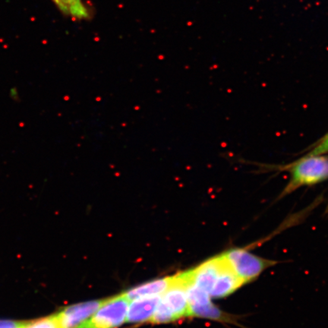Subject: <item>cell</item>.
I'll use <instances>...</instances> for the list:
<instances>
[{"label":"cell","mask_w":328,"mask_h":328,"mask_svg":"<svg viewBox=\"0 0 328 328\" xmlns=\"http://www.w3.org/2000/svg\"><path fill=\"white\" fill-rule=\"evenodd\" d=\"M191 283V270L173 276L171 285L160 295L150 321L154 324H163L182 317H191L187 288Z\"/></svg>","instance_id":"6da1fadb"},{"label":"cell","mask_w":328,"mask_h":328,"mask_svg":"<svg viewBox=\"0 0 328 328\" xmlns=\"http://www.w3.org/2000/svg\"><path fill=\"white\" fill-rule=\"evenodd\" d=\"M291 178L281 197L302 187L309 186L328 179V157L324 155H307L290 166Z\"/></svg>","instance_id":"7a4b0ae2"},{"label":"cell","mask_w":328,"mask_h":328,"mask_svg":"<svg viewBox=\"0 0 328 328\" xmlns=\"http://www.w3.org/2000/svg\"><path fill=\"white\" fill-rule=\"evenodd\" d=\"M229 267L245 284L256 279L266 269L275 264L243 248H231L223 252Z\"/></svg>","instance_id":"3957f363"},{"label":"cell","mask_w":328,"mask_h":328,"mask_svg":"<svg viewBox=\"0 0 328 328\" xmlns=\"http://www.w3.org/2000/svg\"><path fill=\"white\" fill-rule=\"evenodd\" d=\"M130 301L125 294L107 298L91 317L77 328H115L126 321Z\"/></svg>","instance_id":"277c9868"},{"label":"cell","mask_w":328,"mask_h":328,"mask_svg":"<svg viewBox=\"0 0 328 328\" xmlns=\"http://www.w3.org/2000/svg\"><path fill=\"white\" fill-rule=\"evenodd\" d=\"M104 300L86 302L62 310L57 314L62 328H77L101 306Z\"/></svg>","instance_id":"5b68a950"},{"label":"cell","mask_w":328,"mask_h":328,"mask_svg":"<svg viewBox=\"0 0 328 328\" xmlns=\"http://www.w3.org/2000/svg\"><path fill=\"white\" fill-rule=\"evenodd\" d=\"M160 295L139 298L130 301L128 308L126 321L129 323H141L150 321Z\"/></svg>","instance_id":"8992f818"},{"label":"cell","mask_w":328,"mask_h":328,"mask_svg":"<svg viewBox=\"0 0 328 328\" xmlns=\"http://www.w3.org/2000/svg\"><path fill=\"white\" fill-rule=\"evenodd\" d=\"M172 279L173 276L152 280L132 288L124 294L129 301L139 298L161 295L169 287Z\"/></svg>","instance_id":"52a82bcc"},{"label":"cell","mask_w":328,"mask_h":328,"mask_svg":"<svg viewBox=\"0 0 328 328\" xmlns=\"http://www.w3.org/2000/svg\"><path fill=\"white\" fill-rule=\"evenodd\" d=\"M59 10L66 15L81 20L89 18V12L82 0H53Z\"/></svg>","instance_id":"ba28073f"},{"label":"cell","mask_w":328,"mask_h":328,"mask_svg":"<svg viewBox=\"0 0 328 328\" xmlns=\"http://www.w3.org/2000/svg\"><path fill=\"white\" fill-rule=\"evenodd\" d=\"M19 328H62L57 314L27 323H21Z\"/></svg>","instance_id":"9c48e42d"},{"label":"cell","mask_w":328,"mask_h":328,"mask_svg":"<svg viewBox=\"0 0 328 328\" xmlns=\"http://www.w3.org/2000/svg\"><path fill=\"white\" fill-rule=\"evenodd\" d=\"M328 153V133L318 141L307 155H324Z\"/></svg>","instance_id":"30bf717a"},{"label":"cell","mask_w":328,"mask_h":328,"mask_svg":"<svg viewBox=\"0 0 328 328\" xmlns=\"http://www.w3.org/2000/svg\"><path fill=\"white\" fill-rule=\"evenodd\" d=\"M21 323L10 321H0V328H19Z\"/></svg>","instance_id":"8fae6325"},{"label":"cell","mask_w":328,"mask_h":328,"mask_svg":"<svg viewBox=\"0 0 328 328\" xmlns=\"http://www.w3.org/2000/svg\"><path fill=\"white\" fill-rule=\"evenodd\" d=\"M326 214L328 215V205L327 207V210H326Z\"/></svg>","instance_id":"7c38bea8"}]
</instances>
